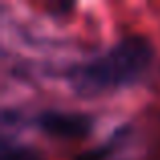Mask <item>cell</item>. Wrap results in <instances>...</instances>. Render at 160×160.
I'll list each match as a JSON object with an SVG mask.
<instances>
[{
  "mask_svg": "<svg viewBox=\"0 0 160 160\" xmlns=\"http://www.w3.org/2000/svg\"><path fill=\"white\" fill-rule=\"evenodd\" d=\"M152 59L150 41L142 35H130L93 61L73 67L67 79L77 95L85 99L99 98L136 83L152 65Z\"/></svg>",
  "mask_w": 160,
  "mask_h": 160,
  "instance_id": "obj_1",
  "label": "cell"
},
{
  "mask_svg": "<svg viewBox=\"0 0 160 160\" xmlns=\"http://www.w3.org/2000/svg\"><path fill=\"white\" fill-rule=\"evenodd\" d=\"M41 132L63 140H81L93 130V118L79 112H43L37 118Z\"/></svg>",
  "mask_w": 160,
  "mask_h": 160,
  "instance_id": "obj_2",
  "label": "cell"
},
{
  "mask_svg": "<svg viewBox=\"0 0 160 160\" xmlns=\"http://www.w3.org/2000/svg\"><path fill=\"white\" fill-rule=\"evenodd\" d=\"M113 146H116V138H113V140H109L108 144L93 148V150H85V152H81L79 156H75L73 160H106L109 154H112Z\"/></svg>",
  "mask_w": 160,
  "mask_h": 160,
  "instance_id": "obj_3",
  "label": "cell"
},
{
  "mask_svg": "<svg viewBox=\"0 0 160 160\" xmlns=\"http://www.w3.org/2000/svg\"><path fill=\"white\" fill-rule=\"evenodd\" d=\"M2 160H32V156L28 152H24V150H20V148H12V146L4 144Z\"/></svg>",
  "mask_w": 160,
  "mask_h": 160,
  "instance_id": "obj_4",
  "label": "cell"
}]
</instances>
